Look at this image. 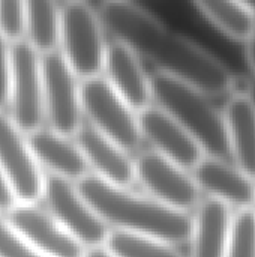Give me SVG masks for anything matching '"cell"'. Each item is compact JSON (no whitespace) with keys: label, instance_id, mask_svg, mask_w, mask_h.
Returning a JSON list of instances; mask_svg holds the SVG:
<instances>
[{"label":"cell","instance_id":"obj_1","mask_svg":"<svg viewBox=\"0 0 255 257\" xmlns=\"http://www.w3.org/2000/svg\"><path fill=\"white\" fill-rule=\"evenodd\" d=\"M99 18L113 36L138 59L155 65L156 72L185 81L207 96L228 95L233 72L216 56L186 36L173 32L141 5L123 0L107 2Z\"/></svg>","mask_w":255,"mask_h":257},{"label":"cell","instance_id":"obj_2","mask_svg":"<svg viewBox=\"0 0 255 257\" xmlns=\"http://www.w3.org/2000/svg\"><path fill=\"white\" fill-rule=\"evenodd\" d=\"M77 188L110 230L150 236L171 245L189 241L192 217L188 212L93 175L78 181Z\"/></svg>","mask_w":255,"mask_h":257},{"label":"cell","instance_id":"obj_3","mask_svg":"<svg viewBox=\"0 0 255 257\" xmlns=\"http://www.w3.org/2000/svg\"><path fill=\"white\" fill-rule=\"evenodd\" d=\"M152 101L170 114L200 145L206 157H230L225 122L210 96L197 87L162 72L150 75Z\"/></svg>","mask_w":255,"mask_h":257},{"label":"cell","instance_id":"obj_4","mask_svg":"<svg viewBox=\"0 0 255 257\" xmlns=\"http://www.w3.org/2000/svg\"><path fill=\"white\" fill-rule=\"evenodd\" d=\"M107 42L99 14L84 2L60 6V54L80 80L102 75Z\"/></svg>","mask_w":255,"mask_h":257},{"label":"cell","instance_id":"obj_5","mask_svg":"<svg viewBox=\"0 0 255 257\" xmlns=\"http://www.w3.org/2000/svg\"><path fill=\"white\" fill-rule=\"evenodd\" d=\"M83 116L89 125L108 137L126 152L135 149L141 140L138 113L132 110L102 77L81 80Z\"/></svg>","mask_w":255,"mask_h":257},{"label":"cell","instance_id":"obj_6","mask_svg":"<svg viewBox=\"0 0 255 257\" xmlns=\"http://www.w3.org/2000/svg\"><path fill=\"white\" fill-rule=\"evenodd\" d=\"M44 111L50 122V130L75 136L83 125V107L80 78L74 74L59 51L41 56Z\"/></svg>","mask_w":255,"mask_h":257},{"label":"cell","instance_id":"obj_7","mask_svg":"<svg viewBox=\"0 0 255 257\" xmlns=\"http://www.w3.org/2000/svg\"><path fill=\"white\" fill-rule=\"evenodd\" d=\"M42 197L50 215L84 248L105 244L110 229L78 191L77 184L57 178H45Z\"/></svg>","mask_w":255,"mask_h":257},{"label":"cell","instance_id":"obj_8","mask_svg":"<svg viewBox=\"0 0 255 257\" xmlns=\"http://www.w3.org/2000/svg\"><path fill=\"white\" fill-rule=\"evenodd\" d=\"M12 122L30 134L41 128L45 119L41 54L26 41L12 44V77L9 102Z\"/></svg>","mask_w":255,"mask_h":257},{"label":"cell","instance_id":"obj_9","mask_svg":"<svg viewBox=\"0 0 255 257\" xmlns=\"http://www.w3.org/2000/svg\"><path fill=\"white\" fill-rule=\"evenodd\" d=\"M135 181L149 193V197L188 212L201 200V191L197 187L191 172L173 161L149 151L134 160Z\"/></svg>","mask_w":255,"mask_h":257},{"label":"cell","instance_id":"obj_10","mask_svg":"<svg viewBox=\"0 0 255 257\" xmlns=\"http://www.w3.org/2000/svg\"><path fill=\"white\" fill-rule=\"evenodd\" d=\"M0 169L12 185L18 203H36L42 197L45 176L27 136L0 111Z\"/></svg>","mask_w":255,"mask_h":257},{"label":"cell","instance_id":"obj_11","mask_svg":"<svg viewBox=\"0 0 255 257\" xmlns=\"http://www.w3.org/2000/svg\"><path fill=\"white\" fill-rule=\"evenodd\" d=\"M6 215L23 242L39 257H83L84 247L36 203H17Z\"/></svg>","mask_w":255,"mask_h":257},{"label":"cell","instance_id":"obj_12","mask_svg":"<svg viewBox=\"0 0 255 257\" xmlns=\"http://www.w3.org/2000/svg\"><path fill=\"white\" fill-rule=\"evenodd\" d=\"M138 126L141 137L147 139L153 152L188 172L206 157L191 134L155 104H150L138 113Z\"/></svg>","mask_w":255,"mask_h":257},{"label":"cell","instance_id":"obj_13","mask_svg":"<svg viewBox=\"0 0 255 257\" xmlns=\"http://www.w3.org/2000/svg\"><path fill=\"white\" fill-rule=\"evenodd\" d=\"M191 175L201 193L204 191L207 197L230 209L254 208L255 182L227 160L204 157L191 170Z\"/></svg>","mask_w":255,"mask_h":257},{"label":"cell","instance_id":"obj_14","mask_svg":"<svg viewBox=\"0 0 255 257\" xmlns=\"http://www.w3.org/2000/svg\"><path fill=\"white\" fill-rule=\"evenodd\" d=\"M102 75L114 92L137 113L152 104L150 75L146 74L138 56L122 42L113 39L107 45Z\"/></svg>","mask_w":255,"mask_h":257},{"label":"cell","instance_id":"obj_15","mask_svg":"<svg viewBox=\"0 0 255 257\" xmlns=\"http://www.w3.org/2000/svg\"><path fill=\"white\" fill-rule=\"evenodd\" d=\"M75 142L86 158L89 170L93 169V176L126 188L135 181L134 160L129 154L89 123L80 126L75 133Z\"/></svg>","mask_w":255,"mask_h":257},{"label":"cell","instance_id":"obj_16","mask_svg":"<svg viewBox=\"0 0 255 257\" xmlns=\"http://www.w3.org/2000/svg\"><path fill=\"white\" fill-rule=\"evenodd\" d=\"M26 136L38 164L41 169L47 167L51 176L77 184L89 175L86 158L71 137L50 128H39Z\"/></svg>","mask_w":255,"mask_h":257},{"label":"cell","instance_id":"obj_17","mask_svg":"<svg viewBox=\"0 0 255 257\" xmlns=\"http://www.w3.org/2000/svg\"><path fill=\"white\" fill-rule=\"evenodd\" d=\"M222 114L233 164L255 182L254 95H228Z\"/></svg>","mask_w":255,"mask_h":257},{"label":"cell","instance_id":"obj_18","mask_svg":"<svg viewBox=\"0 0 255 257\" xmlns=\"http://www.w3.org/2000/svg\"><path fill=\"white\" fill-rule=\"evenodd\" d=\"M231 218L227 205L210 197L201 199L192 217L189 257H225Z\"/></svg>","mask_w":255,"mask_h":257},{"label":"cell","instance_id":"obj_19","mask_svg":"<svg viewBox=\"0 0 255 257\" xmlns=\"http://www.w3.org/2000/svg\"><path fill=\"white\" fill-rule=\"evenodd\" d=\"M59 39L60 6L51 0H27L24 41L42 56L57 51Z\"/></svg>","mask_w":255,"mask_h":257},{"label":"cell","instance_id":"obj_20","mask_svg":"<svg viewBox=\"0 0 255 257\" xmlns=\"http://www.w3.org/2000/svg\"><path fill=\"white\" fill-rule=\"evenodd\" d=\"M195 8L222 33L237 41H248L255 33V17L242 0H195Z\"/></svg>","mask_w":255,"mask_h":257},{"label":"cell","instance_id":"obj_21","mask_svg":"<svg viewBox=\"0 0 255 257\" xmlns=\"http://www.w3.org/2000/svg\"><path fill=\"white\" fill-rule=\"evenodd\" d=\"M105 245L117 257H183L168 242L117 230H110Z\"/></svg>","mask_w":255,"mask_h":257},{"label":"cell","instance_id":"obj_22","mask_svg":"<svg viewBox=\"0 0 255 257\" xmlns=\"http://www.w3.org/2000/svg\"><path fill=\"white\" fill-rule=\"evenodd\" d=\"M225 257H255V211L240 209L233 214Z\"/></svg>","mask_w":255,"mask_h":257},{"label":"cell","instance_id":"obj_23","mask_svg":"<svg viewBox=\"0 0 255 257\" xmlns=\"http://www.w3.org/2000/svg\"><path fill=\"white\" fill-rule=\"evenodd\" d=\"M0 35L9 44L24 41L26 2L0 0Z\"/></svg>","mask_w":255,"mask_h":257},{"label":"cell","instance_id":"obj_24","mask_svg":"<svg viewBox=\"0 0 255 257\" xmlns=\"http://www.w3.org/2000/svg\"><path fill=\"white\" fill-rule=\"evenodd\" d=\"M0 257H39L20 238L8 215L0 211Z\"/></svg>","mask_w":255,"mask_h":257},{"label":"cell","instance_id":"obj_25","mask_svg":"<svg viewBox=\"0 0 255 257\" xmlns=\"http://www.w3.org/2000/svg\"><path fill=\"white\" fill-rule=\"evenodd\" d=\"M12 77V44L0 35V111L9 102Z\"/></svg>","mask_w":255,"mask_h":257},{"label":"cell","instance_id":"obj_26","mask_svg":"<svg viewBox=\"0 0 255 257\" xmlns=\"http://www.w3.org/2000/svg\"><path fill=\"white\" fill-rule=\"evenodd\" d=\"M17 203H18V199L12 190V185L0 169V211L8 214Z\"/></svg>","mask_w":255,"mask_h":257},{"label":"cell","instance_id":"obj_27","mask_svg":"<svg viewBox=\"0 0 255 257\" xmlns=\"http://www.w3.org/2000/svg\"><path fill=\"white\" fill-rule=\"evenodd\" d=\"M83 257H117L105 244L101 245H93V247H87L84 248Z\"/></svg>","mask_w":255,"mask_h":257},{"label":"cell","instance_id":"obj_28","mask_svg":"<svg viewBox=\"0 0 255 257\" xmlns=\"http://www.w3.org/2000/svg\"><path fill=\"white\" fill-rule=\"evenodd\" d=\"M245 57L249 68L255 74V33L248 41H245Z\"/></svg>","mask_w":255,"mask_h":257},{"label":"cell","instance_id":"obj_29","mask_svg":"<svg viewBox=\"0 0 255 257\" xmlns=\"http://www.w3.org/2000/svg\"><path fill=\"white\" fill-rule=\"evenodd\" d=\"M242 3L245 5V8L255 17V0H242Z\"/></svg>","mask_w":255,"mask_h":257},{"label":"cell","instance_id":"obj_30","mask_svg":"<svg viewBox=\"0 0 255 257\" xmlns=\"http://www.w3.org/2000/svg\"><path fill=\"white\" fill-rule=\"evenodd\" d=\"M254 211H255V203H254Z\"/></svg>","mask_w":255,"mask_h":257}]
</instances>
